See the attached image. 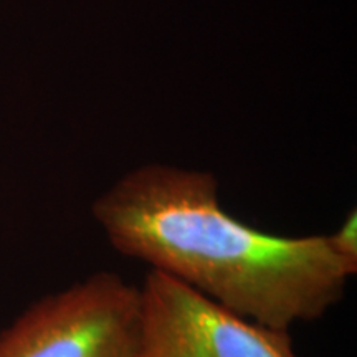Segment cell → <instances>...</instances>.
<instances>
[{"mask_svg":"<svg viewBox=\"0 0 357 357\" xmlns=\"http://www.w3.org/2000/svg\"><path fill=\"white\" fill-rule=\"evenodd\" d=\"M93 215L118 253L280 331L324 318L356 275L329 235H275L231 215L211 172L134 169L98 197Z\"/></svg>","mask_w":357,"mask_h":357,"instance_id":"cell-1","label":"cell"},{"mask_svg":"<svg viewBox=\"0 0 357 357\" xmlns=\"http://www.w3.org/2000/svg\"><path fill=\"white\" fill-rule=\"evenodd\" d=\"M137 357H300L288 331L235 314L171 276L149 271Z\"/></svg>","mask_w":357,"mask_h":357,"instance_id":"cell-3","label":"cell"},{"mask_svg":"<svg viewBox=\"0 0 357 357\" xmlns=\"http://www.w3.org/2000/svg\"><path fill=\"white\" fill-rule=\"evenodd\" d=\"M141 293L101 271L35 303L0 333V357H137Z\"/></svg>","mask_w":357,"mask_h":357,"instance_id":"cell-2","label":"cell"},{"mask_svg":"<svg viewBox=\"0 0 357 357\" xmlns=\"http://www.w3.org/2000/svg\"><path fill=\"white\" fill-rule=\"evenodd\" d=\"M329 240L337 255L357 271V220L354 211L347 213L334 234H329Z\"/></svg>","mask_w":357,"mask_h":357,"instance_id":"cell-4","label":"cell"}]
</instances>
